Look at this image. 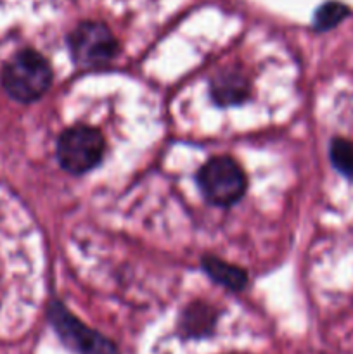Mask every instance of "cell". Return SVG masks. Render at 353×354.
<instances>
[{"mask_svg":"<svg viewBox=\"0 0 353 354\" xmlns=\"http://www.w3.org/2000/svg\"><path fill=\"white\" fill-rule=\"evenodd\" d=\"M2 85L9 97L23 104L40 99L52 85V69L37 50H21L3 66Z\"/></svg>","mask_w":353,"mask_h":354,"instance_id":"1","label":"cell"},{"mask_svg":"<svg viewBox=\"0 0 353 354\" xmlns=\"http://www.w3.org/2000/svg\"><path fill=\"white\" fill-rule=\"evenodd\" d=\"M197 185L210 204L232 206L244 196L246 175L234 159L218 156L197 171Z\"/></svg>","mask_w":353,"mask_h":354,"instance_id":"2","label":"cell"},{"mask_svg":"<svg viewBox=\"0 0 353 354\" xmlns=\"http://www.w3.org/2000/svg\"><path fill=\"white\" fill-rule=\"evenodd\" d=\"M104 138L99 130L85 124L62 131L57 140V161L71 175H83L96 168L104 156Z\"/></svg>","mask_w":353,"mask_h":354,"instance_id":"3","label":"cell"},{"mask_svg":"<svg viewBox=\"0 0 353 354\" xmlns=\"http://www.w3.org/2000/svg\"><path fill=\"white\" fill-rule=\"evenodd\" d=\"M47 315L62 344L75 354H120L113 341L100 332L87 327L59 301H52L48 304Z\"/></svg>","mask_w":353,"mask_h":354,"instance_id":"4","label":"cell"},{"mask_svg":"<svg viewBox=\"0 0 353 354\" xmlns=\"http://www.w3.org/2000/svg\"><path fill=\"white\" fill-rule=\"evenodd\" d=\"M68 47L73 61L80 68L93 69L113 61L118 52V41L106 24L85 21L69 33Z\"/></svg>","mask_w":353,"mask_h":354,"instance_id":"5","label":"cell"},{"mask_svg":"<svg viewBox=\"0 0 353 354\" xmlns=\"http://www.w3.org/2000/svg\"><path fill=\"white\" fill-rule=\"evenodd\" d=\"M249 93V83L246 76L237 71L220 73L211 82V97L220 106H234L242 102Z\"/></svg>","mask_w":353,"mask_h":354,"instance_id":"6","label":"cell"},{"mask_svg":"<svg viewBox=\"0 0 353 354\" xmlns=\"http://www.w3.org/2000/svg\"><path fill=\"white\" fill-rule=\"evenodd\" d=\"M203 270L211 280L230 290H242L248 283V275L244 270L237 268L230 263H225L224 259L213 258V256H204Z\"/></svg>","mask_w":353,"mask_h":354,"instance_id":"7","label":"cell"},{"mask_svg":"<svg viewBox=\"0 0 353 354\" xmlns=\"http://www.w3.org/2000/svg\"><path fill=\"white\" fill-rule=\"evenodd\" d=\"M215 320H217V313L208 304L196 303L187 308L183 313L180 328L187 337H204L213 330Z\"/></svg>","mask_w":353,"mask_h":354,"instance_id":"8","label":"cell"},{"mask_svg":"<svg viewBox=\"0 0 353 354\" xmlns=\"http://www.w3.org/2000/svg\"><path fill=\"white\" fill-rule=\"evenodd\" d=\"M348 16V7L341 2H325L324 6L318 7V10L315 12L314 26L318 31H325L334 28L336 24L341 23L345 17Z\"/></svg>","mask_w":353,"mask_h":354,"instance_id":"9","label":"cell"},{"mask_svg":"<svg viewBox=\"0 0 353 354\" xmlns=\"http://www.w3.org/2000/svg\"><path fill=\"white\" fill-rule=\"evenodd\" d=\"M331 161L339 173L353 178V144L345 138H334L331 144Z\"/></svg>","mask_w":353,"mask_h":354,"instance_id":"10","label":"cell"}]
</instances>
